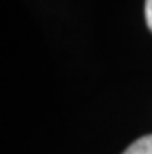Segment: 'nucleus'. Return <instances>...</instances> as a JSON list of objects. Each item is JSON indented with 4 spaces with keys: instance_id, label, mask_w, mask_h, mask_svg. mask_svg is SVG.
Returning a JSON list of instances; mask_svg holds the SVG:
<instances>
[{
    "instance_id": "f03ea898",
    "label": "nucleus",
    "mask_w": 152,
    "mask_h": 154,
    "mask_svg": "<svg viewBox=\"0 0 152 154\" xmlns=\"http://www.w3.org/2000/svg\"><path fill=\"white\" fill-rule=\"evenodd\" d=\"M145 14H146V23L149 26V30L152 31V0H146Z\"/></svg>"
},
{
    "instance_id": "f257e3e1",
    "label": "nucleus",
    "mask_w": 152,
    "mask_h": 154,
    "mask_svg": "<svg viewBox=\"0 0 152 154\" xmlns=\"http://www.w3.org/2000/svg\"><path fill=\"white\" fill-rule=\"evenodd\" d=\"M123 154H152V134L135 140Z\"/></svg>"
}]
</instances>
